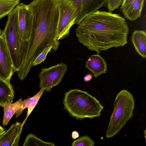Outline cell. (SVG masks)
Wrapping results in <instances>:
<instances>
[{
	"instance_id": "obj_10",
	"label": "cell",
	"mask_w": 146,
	"mask_h": 146,
	"mask_svg": "<svg viewBox=\"0 0 146 146\" xmlns=\"http://www.w3.org/2000/svg\"><path fill=\"white\" fill-rule=\"evenodd\" d=\"M76 4L77 18L75 24L78 25L86 17L107 5L108 0H72Z\"/></svg>"
},
{
	"instance_id": "obj_13",
	"label": "cell",
	"mask_w": 146,
	"mask_h": 146,
	"mask_svg": "<svg viewBox=\"0 0 146 146\" xmlns=\"http://www.w3.org/2000/svg\"><path fill=\"white\" fill-rule=\"evenodd\" d=\"M86 67L94 74L95 78L106 73L107 63L104 58L98 53L92 55L86 62Z\"/></svg>"
},
{
	"instance_id": "obj_6",
	"label": "cell",
	"mask_w": 146,
	"mask_h": 146,
	"mask_svg": "<svg viewBox=\"0 0 146 146\" xmlns=\"http://www.w3.org/2000/svg\"><path fill=\"white\" fill-rule=\"evenodd\" d=\"M57 3L59 17L56 39L59 40L69 36L77 18V8L72 0H57Z\"/></svg>"
},
{
	"instance_id": "obj_15",
	"label": "cell",
	"mask_w": 146,
	"mask_h": 146,
	"mask_svg": "<svg viewBox=\"0 0 146 146\" xmlns=\"http://www.w3.org/2000/svg\"><path fill=\"white\" fill-rule=\"evenodd\" d=\"M45 90V88H42L34 96L24 100L23 101L22 105L21 108L15 113L16 118L21 115L25 108H28L27 116L22 123L21 124V126L22 127L28 117L37 104Z\"/></svg>"
},
{
	"instance_id": "obj_22",
	"label": "cell",
	"mask_w": 146,
	"mask_h": 146,
	"mask_svg": "<svg viewBox=\"0 0 146 146\" xmlns=\"http://www.w3.org/2000/svg\"><path fill=\"white\" fill-rule=\"evenodd\" d=\"M122 0H108L107 6L110 12L117 9L121 5Z\"/></svg>"
},
{
	"instance_id": "obj_12",
	"label": "cell",
	"mask_w": 146,
	"mask_h": 146,
	"mask_svg": "<svg viewBox=\"0 0 146 146\" xmlns=\"http://www.w3.org/2000/svg\"><path fill=\"white\" fill-rule=\"evenodd\" d=\"M22 129L21 123H13L0 137V146H18Z\"/></svg>"
},
{
	"instance_id": "obj_14",
	"label": "cell",
	"mask_w": 146,
	"mask_h": 146,
	"mask_svg": "<svg viewBox=\"0 0 146 146\" xmlns=\"http://www.w3.org/2000/svg\"><path fill=\"white\" fill-rule=\"evenodd\" d=\"M131 40L135 50L143 58H145L146 33L145 31H134L132 34Z\"/></svg>"
},
{
	"instance_id": "obj_24",
	"label": "cell",
	"mask_w": 146,
	"mask_h": 146,
	"mask_svg": "<svg viewBox=\"0 0 146 146\" xmlns=\"http://www.w3.org/2000/svg\"><path fill=\"white\" fill-rule=\"evenodd\" d=\"M79 134L78 132L76 131H73L72 134V137L73 139H76L78 137Z\"/></svg>"
},
{
	"instance_id": "obj_28",
	"label": "cell",
	"mask_w": 146,
	"mask_h": 146,
	"mask_svg": "<svg viewBox=\"0 0 146 146\" xmlns=\"http://www.w3.org/2000/svg\"><path fill=\"white\" fill-rule=\"evenodd\" d=\"M3 31L0 28V35L2 33Z\"/></svg>"
},
{
	"instance_id": "obj_18",
	"label": "cell",
	"mask_w": 146,
	"mask_h": 146,
	"mask_svg": "<svg viewBox=\"0 0 146 146\" xmlns=\"http://www.w3.org/2000/svg\"><path fill=\"white\" fill-rule=\"evenodd\" d=\"M20 0H0V20L8 15L19 3Z\"/></svg>"
},
{
	"instance_id": "obj_9",
	"label": "cell",
	"mask_w": 146,
	"mask_h": 146,
	"mask_svg": "<svg viewBox=\"0 0 146 146\" xmlns=\"http://www.w3.org/2000/svg\"><path fill=\"white\" fill-rule=\"evenodd\" d=\"M15 72L11 57L2 33L0 35V78L10 82Z\"/></svg>"
},
{
	"instance_id": "obj_7",
	"label": "cell",
	"mask_w": 146,
	"mask_h": 146,
	"mask_svg": "<svg viewBox=\"0 0 146 146\" xmlns=\"http://www.w3.org/2000/svg\"><path fill=\"white\" fill-rule=\"evenodd\" d=\"M67 70V65L63 63L42 68L38 74L40 90L44 88L45 91L50 92L52 87L60 83Z\"/></svg>"
},
{
	"instance_id": "obj_26",
	"label": "cell",
	"mask_w": 146,
	"mask_h": 146,
	"mask_svg": "<svg viewBox=\"0 0 146 146\" xmlns=\"http://www.w3.org/2000/svg\"><path fill=\"white\" fill-rule=\"evenodd\" d=\"M6 130H5L3 131L0 132V137L2 136V135L4 133L5 131Z\"/></svg>"
},
{
	"instance_id": "obj_16",
	"label": "cell",
	"mask_w": 146,
	"mask_h": 146,
	"mask_svg": "<svg viewBox=\"0 0 146 146\" xmlns=\"http://www.w3.org/2000/svg\"><path fill=\"white\" fill-rule=\"evenodd\" d=\"M14 97L13 86L10 82L0 78V107L8 101L12 103Z\"/></svg>"
},
{
	"instance_id": "obj_21",
	"label": "cell",
	"mask_w": 146,
	"mask_h": 146,
	"mask_svg": "<svg viewBox=\"0 0 146 146\" xmlns=\"http://www.w3.org/2000/svg\"><path fill=\"white\" fill-rule=\"evenodd\" d=\"M52 49V46L49 47L42 52L35 59L33 63V66H36L43 62L46 58V56L48 53L51 51L50 50Z\"/></svg>"
},
{
	"instance_id": "obj_20",
	"label": "cell",
	"mask_w": 146,
	"mask_h": 146,
	"mask_svg": "<svg viewBox=\"0 0 146 146\" xmlns=\"http://www.w3.org/2000/svg\"><path fill=\"white\" fill-rule=\"evenodd\" d=\"M94 141L87 135L82 136L74 141L72 143V146H94Z\"/></svg>"
},
{
	"instance_id": "obj_23",
	"label": "cell",
	"mask_w": 146,
	"mask_h": 146,
	"mask_svg": "<svg viewBox=\"0 0 146 146\" xmlns=\"http://www.w3.org/2000/svg\"><path fill=\"white\" fill-rule=\"evenodd\" d=\"M93 76L92 74H88L86 75L84 77V81L87 82L91 81L92 79Z\"/></svg>"
},
{
	"instance_id": "obj_8",
	"label": "cell",
	"mask_w": 146,
	"mask_h": 146,
	"mask_svg": "<svg viewBox=\"0 0 146 146\" xmlns=\"http://www.w3.org/2000/svg\"><path fill=\"white\" fill-rule=\"evenodd\" d=\"M18 11V25L21 39L28 41L31 33L33 17L31 12L27 5L19 3L16 7Z\"/></svg>"
},
{
	"instance_id": "obj_3",
	"label": "cell",
	"mask_w": 146,
	"mask_h": 146,
	"mask_svg": "<svg viewBox=\"0 0 146 146\" xmlns=\"http://www.w3.org/2000/svg\"><path fill=\"white\" fill-rule=\"evenodd\" d=\"M63 103L64 108L71 116L80 120L99 117L104 108L95 97L78 89L66 92Z\"/></svg>"
},
{
	"instance_id": "obj_17",
	"label": "cell",
	"mask_w": 146,
	"mask_h": 146,
	"mask_svg": "<svg viewBox=\"0 0 146 146\" xmlns=\"http://www.w3.org/2000/svg\"><path fill=\"white\" fill-rule=\"evenodd\" d=\"M21 98L16 102L12 103L10 101L5 102L3 107L4 109V115L2 124L4 126H7L10 119L16 112L20 109L23 104Z\"/></svg>"
},
{
	"instance_id": "obj_19",
	"label": "cell",
	"mask_w": 146,
	"mask_h": 146,
	"mask_svg": "<svg viewBox=\"0 0 146 146\" xmlns=\"http://www.w3.org/2000/svg\"><path fill=\"white\" fill-rule=\"evenodd\" d=\"M23 146H54L53 142L44 141L33 134H28L25 139Z\"/></svg>"
},
{
	"instance_id": "obj_25",
	"label": "cell",
	"mask_w": 146,
	"mask_h": 146,
	"mask_svg": "<svg viewBox=\"0 0 146 146\" xmlns=\"http://www.w3.org/2000/svg\"><path fill=\"white\" fill-rule=\"evenodd\" d=\"M5 130V129L0 125V132L3 131Z\"/></svg>"
},
{
	"instance_id": "obj_2",
	"label": "cell",
	"mask_w": 146,
	"mask_h": 146,
	"mask_svg": "<svg viewBox=\"0 0 146 146\" xmlns=\"http://www.w3.org/2000/svg\"><path fill=\"white\" fill-rule=\"evenodd\" d=\"M33 17L30 36L23 63L17 72L20 80L27 76L36 58L47 48L52 46L56 51L60 44L56 39L59 11L54 5L46 3H38L30 6Z\"/></svg>"
},
{
	"instance_id": "obj_27",
	"label": "cell",
	"mask_w": 146,
	"mask_h": 146,
	"mask_svg": "<svg viewBox=\"0 0 146 146\" xmlns=\"http://www.w3.org/2000/svg\"><path fill=\"white\" fill-rule=\"evenodd\" d=\"M144 132V134L145 137V139H146V130H145Z\"/></svg>"
},
{
	"instance_id": "obj_4",
	"label": "cell",
	"mask_w": 146,
	"mask_h": 146,
	"mask_svg": "<svg viewBox=\"0 0 146 146\" xmlns=\"http://www.w3.org/2000/svg\"><path fill=\"white\" fill-rule=\"evenodd\" d=\"M135 106L134 98L128 91L123 89L117 94L106 134V137H112L119 132L133 117Z\"/></svg>"
},
{
	"instance_id": "obj_1",
	"label": "cell",
	"mask_w": 146,
	"mask_h": 146,
	"mask_svg": "<svg viewBox=\"0 0 146 146\" xmlns=\"http://www.w3.org/2000/svg\"><path fill=\"white\" fill-rule=\"evenodd\" d=\"M76 31L79 42L98 53L127 43L128 25L120 15L97 11L84 17Z\"/></svg>"
},
{
	"instance_id": "obj_11",
	"label": "cell",
	"mask_w": 146,
	"mask_h": 146,
	"mask_svg": "<svg viewBox=\"0 0 146 146\" xmlns=\"http://www.w3.org/2000/svg\"><path fill=\"white\" fill-rule=\"evenodd\" d=\"M145 0H122L121 11L124 17L131 21L139 17Z\"/></svg>"
},
{
	"instance_id": "obj_5",
	"label": "cell",
	"mask_w": 146,
	"mask_h": 146,
	"mask_svg": "<svg viewBox=\"0 0 146 146\" xmlns=\"http://www.w3.org/2000/svg\"><path fill=\"white\" fill-rule=\"evenodd\" d=\"M8 16L7 21L3 33L11 57L15 71L17 72L24 60L27 41H23L19 35L16 8Z\"/></svg>"
}]
</instances>
